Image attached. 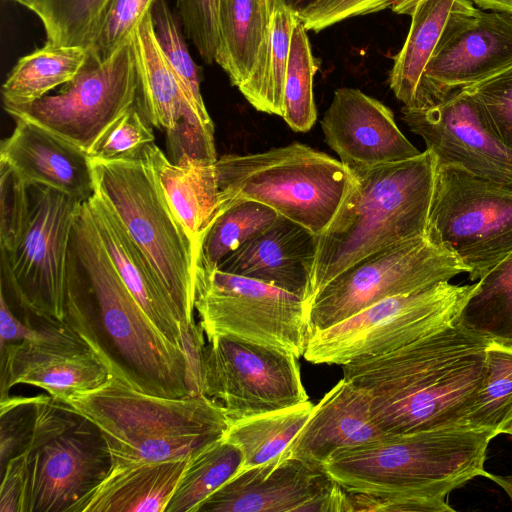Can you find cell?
<instances>
[{
  "mask_svg": "<svg viewBox=\"0 0 512 512\" xmlns=\"http://www.w3.org/2000/svg\"><path fill=\"white\" fill-rule=\"evenodd\" d=\"M64 323L113 375L149 394H203L202 367L151 322L117 273L86 201L67 258Z\"/></svg>",
  "mask_w": 512,
  "mask_h": 512,
  "instance_id": "6da1fadb",
  "label": "cell"
},
{
  "mask_svg": "<svg viewBox=\"0 0 512 512\" xmlns=\"http://www.w3.org/2000/svg\"><path fill=\"white\" fill-rule=\"evenodd\" d=\"M490 341L458 323L391 352L343 365L386 435L465 425L485 384Z\"/></svg>",
  "mask_w": 512,
  "mask_h": 512,
  "instance_id": "7a4b0ae2",
  "label": "cell"
},
{
  "mask_svg": "<svg viewBox=\"0 0 512 512\" xmlns=\"http://www.w3.org/2000/svg\"><path fill=\"white\" fill-rule=\"evenodd\" d=\"M436 167V156L426 149L405 161L351 170L350 190L330 224L316 236L308 304L359 260L426 235Z\"/></svg>",
  "mask_w": 512,
  "mask_h": 512,
  "instance_id": "3957f363",
  "label": "cell"
},
{
  "mask_svg": "<svg viewBox=\"0 0 512 512\" xmlns=\"http://www.w3.org/2000/svg\"><path fill=\"white\" fill-rule=\"evenodd\" d=\"M61 402L99 428L111 465L191 457L222 439L231 422L223 406L205 394L157 396L113 375Z\"/></svg>",
  "mask_w": 512,
  "mask_h": 512,
  "instance_id": "277c9868",
  "label": "cell"
},
{
  "mask_svg": "<svg viewBox=\"0 0 512 512\" xmlns=\"http://www.w3.org/2000/svg\"><path fill=\"white\" fill-rule=\"evenodd\" d=\"M495 436L466 425L387 435L335 454L324 470L349 492L445 499L473 478L486 477Z\"/></svg>",
  "mask_w": 512,
  "mask_h": 512,
  "instance_id": "5b68a950",
  "label": "cell"
},
{
  "mask_svg": "<svg viewBox=\"0 0 512 512\" xmlns=\"http://www.w3.org/2000/svg\"><path fill=\"white\" fill-rule=\"evenodd\" d=\"M215 171L218 213L231 202L252 200L316 235L330 224L354 181L341 161L299 142L254 154L224 155L217 159Z\"/></svg>",
  "mask_w": 512,
  "mask_h": 512,
  "instance_id": "8992f818",
  "label": "cell"
},
{
  "mask_svg": "<svg viewBox=\"0 0 512 512\" xmlns=\"http://www.w3.org/2000/svg\"><path fill=\"white\" fill-rule=\"evenodd\" d=\"M94 192L115 212L149 261L187 331L194 320L195 271L199 256L172 211L161 186L142 157L90 159Z\"/></svg>",
  "mask_w": 512,
  "mask_h": 512,
  "instance_id": "52a82bcc",
  "label": "cell"
},
{
  "mask_svg": "<svg viewBox=\"0 0 512 512\" xmlns=\"http://www.w3.org/2000/svg\"><path fill=\"white\" fill-rule=\"evenodd\" d=\"M24 451L25 512H73L111 467L99 428L49 394L39 395L33 434Z\"/></svg>",
  "mask_w": 512,
  "mask_h": 512,
  "instance_id": "ba28073f",
  "label": "cell"
},
{
  "mask_svg": "<svg viewBox=\"0 0 512 512\" xmlns=\"http://www.w3.org/2000/svg\"><path fill=\"white\" fill-rule=\"evenodd\" d=\"M475 284L441 282L411 294L382 299L349 318L313 333L304 358L345 365L396 350L456 322Z\"/></svg>",
  "mask_w": 512,
  "mask_h": 512,
  "instance_id": "9c48e42d",
  "label": "cell"
},
{
  "mask_svg": "<svg viewBox=\"0 0 512 512\" xmlns=\"http://www.w3.org/2000/svg\"><path fill=\"white\" fill-rule=\"evenodd\" d=\"M195 310L208 340L227 336L299 358L309 339V305L300 296L260 280L196 261Z\"/></svg>",
  "mask_w": 512,
  "mask_h": 512,
  "instance_id": "30bf717a",
  "label": "cell"
},
{
  "mask_svg": "<svg viewBox=\"0 0 512 512\" xmlns=\"http://www.w3.org/2000/svg\"><path fill=\"white\" fill-rule=\"evenodd\" d=\"M426 236L479 280L512 250V190L437 162Z\"/></svg>",
  "mask_w": 512,
  "mask_h": 512,
  "instance_id": "8fae6325",
  "label": "cell"
},
{
  "mask_svg": "<svg viewBox=\"0 0 512 512\" xmlns=\"http://www.w3.org/2000/svg\"><path fill=\"white\" fill-rule=\"evenodd\" d=\"M30 214L17 247L1 249V290L39 319L64 323L67 258L82 201L44 185L29 186Z\"/></svg>",
  "mask_w": 512,
  "mask_h": 512,
  "instance_id": "7c38bea8",
  "label": "cell"
},
{
  "mask_svg": "<svg viewBox=\"0 0 512 512\" xmlns=\"http://www.w3.org/2000/svg\"><path fill=\"white\" fill-rule=\"evenodd\" d=\"M467 273L463 263L424 236L379 250L351 265L309 301V337L388 297L411 294Z\"/></svg>",
  "mask_w": 512,
  "mask_h": 512,
  "instance_id": "4fadbf2b",
  "label": "cell"
},
{
  "mask_svg": "<svg viewBox=\"0 0 512 512\" xmlns=\"http://www.w3.org/2000/svg\"><path fill=\"white\" fill-rule=\"evenodd\" d=\"M137 97L138 76L130 38L104 60L89 52L77 75L59 93L4 108L14 118L39 125L88 153Z\"/></svg>",
  "mask_w": 512,
  "mask_h": 512,
  "instance_id": "5bb4252c",
  "label": "cell"
},
{
  "mask_svg": "<svg viewBox=\"0 0 512 512\" xmlns=\"http://www.w3.org/2000/svg\"><path fill=\"white\" fill-rule=\"evenodd\" d=\"M202 390L231 421L309 400L296 356L227 336L212 338L203 349Z\"/></svg>",
  "mask_w": 512,
  "mask_h": 512,
  "instance_id": "9a60e30c",
  "label": "cell"
},
{
  "mask_svg": "<svg viewBox=\"0 0 512 512\" xmlns=\"http://www.w3.org/2000/svg\"><path fill=\"white\" fill-rule=\"evenodd\" d=\"M455 0L424 71L421 110L512 64V15ZM407 109V108H406Z\"/></svg>",
  "mask_w": 512,
  "mask_h": 512,
  "instance_id": "2e32d148",
  "label": "cell"
},
{
  "mask_svg": "<svg viewBox=\"0 0 512 512\" xmlns=\"http://www.w3.org/2000/svg\"><path fill=\"white\" fill-rule=\"evenodd\" d=\"M350 512L348 492L322 467L295 457L242 470L196 512Z\"/></svg>",
  "mask_w": 512,
  "mask_h": 512,
  "instance_id": "e0dca14e",
  "label": "cell"
},
{
  "mask_svg": "<svg viewBox=\"0 0 512 512\" xmlns=\"http://www.w3.org/2000/svg\"><path fill=\"white\" fill-rule=\"evenodd\" d=\"M402 119L426 143L437 162L457 165L512 190V151L496 136L477 101L465 90L451 92L436 105L411 110Z\"/></svg>",
  "mask_w": 512,
  "mask_h": 512,
  "instance_id": "ac0fdd59",
  "label": "cell"
},
{
  "mask_svg": "<svg viewBox=\"0 0 512 512\" xmlns=\"http://www.w3.org/2000/svg\"><path fill=\"white\" fill-rule=\"evenodd\" d=\"M326 144L350 170L396 163L421 153L393 112L356 88H339L321 120Z\"/></svg>",
  "mask_w": 512,
  "mask_h": 512,
  "instance_id": "d6986e66",
  "label": "cell"
},
{
  "mask_svg": "<svg viewBox=\"0 0 512 512\" xmlns=\"http://www.w3.org/2000/svg\"><path fill=\"white\" fill-rule=\"evenodd\" d=\"M1 397L18 384L43 389L58 401L91 391L105 383L110 372L81 340L8 343L0 351Z\"/></svg>",
  "mask_w": 512,
  "mask_h": 512,
  "instance_id": "ffe728a7",
  "label": "cell"
},
{
  "mask_svg": "<svg viewBox=\"0 0 512 512\" xmlns=\"http://www.w3.org/2000/svg\"><path fill=\"white\" fill-rule=\"evenodd\" d=\"M316 236L279 214L266 229L224 258L217 268L271 284L308 303Z\"/></svg>",
  "mask_w": 512,
  "mask_h": 512,
  "instance_id": "44dd1931",
  "label": "cell"
},
{
  "mask_svg": "<svg viewBox=\"0 0 512 512\" xmlns=\"http://www.w3.org/2000/svg\"><path fill=\"white\" fill-rule=\"evenodd\" d=\"M385 436L372 417L368 393L343 377L313 407L286 457L324 468L335 454Z\"/></svg>",
  "mask_w": 512,
  "mask_h": 512,
  "instance_id": "7402d4cb",
  "label": "cell"
},
{
  "mask_svg": "<svg viewBox=\"0 0 512 512\" xmlns=\"http://www.w3.org/2000/svg\"><path fill=\"white\" fill-rule=\"evenodd\" d=\"M3 139L0 160L28 185H44L82 202L94 194L87 152L47 129L21 118Z\"/></svg>",
  "mask_w": 512,
  "mask_h": 512,
  "instance_id": "603a6c76",
  "label": "cell"
},
{
  "mask_svg": "<svg viewBox=\"0 0 512 512\" xmlns=\"http://www.w3.org/2000/svg\"><path fill=\"white\" fill-rule=\"evenodd\" d=\"M86 203L98 236L127 289L158 330L184 348L178 315L147 258L98 194L94 192Z\"/></svg>",
  "mask_w": 512,
  "mask_h": 512,
  "instance_id": "cb8c5ba5",
  "label": "cell"
},
{
  "mask_svg": "<svg viewBox=\"0 0 512 512\" xmlns=\"http://www.w3.org/2000/svg\"><path fill=\"white\" fill-rule=\"evenodd\" d=\"M139 107L147 120L167 134L190 124L214 133L199 116L183 83L164 56L156 39L149 10L131 34Z\"/></svg>",
  "mask_w": 512,
  "mask_h": 512,
  "instance_id": "d4e9b609",
  "label": "cell"
},
{
  "mask_svg": "<svg viewBox=\"0 0 512 512\" xmlns=\"http://www.w3.org/2000/svg\"><path fill=\"white\" fill-rule=\"evenodd\" d=\"M143 158L153 170L168 204L200 254L204 236L219 208L216 162L188 155L171 161L154 143L145 147Z\"/></svg>",
  "mask_w": 512,
  "mask_h": 512,
  "instance_id": "484cf974",
  "label": "cell"
},
{
  "mask_svg": "<svg viewBox=\"0 0 512 512\" xmlns=\"http://www.w3.org/2000/svg\"><path fill=\"white\" fill-rule=\"evenodd\" d=\"M189 458L111 465L73 512H165Z\"/></svg>",
  "mask_w": 512,
  "mask_h": 512,
  "instance_id": "4316f807",
  "label": "cell"
},
{
  "mask_svg": "<svg viewBox=\"0 0 512 512\" xmlns=\"http://www.w3.org/2000/svg\"><path fill=\"white\" fill-rule=\"evenodd\" d=\"M455 0H392L397 14L411 16V25L400 51L394 56L389 85L394 95L413 109L418 101L424 71L442 34Z\"/></svg>",
  "mask_w": 512,
  "mask_h": 512,
  "instance_id": "83f0119b",
  "label": "cell"
},
{
  "mask_svg": "<svg viewBox=\"0 0 512 512\" xmlns=\"http://www.w3.org/2000/svg\"><path fill=\"white\" fill-rule=\"evenodd\" d=\"M274 0H219L215 62L237 88L250 76L271 36Z\"/></svg>",
  "mask_w": 512,
  "mask_h": 512,
  "instance_id": "f1b7e54d",
  "label": "cell"
},
{
  "mask_svg": "<svg viewBox=\"0 0 512 512\" xmlns=\"http://www.w3.org/2000/svg\"><path fill=\"white\" fill-rule=\"evenodd\" d=\"M313 407L308 400L285 409L232 420L224 438L242 452V470L286 457Z\"/></svg>",
  "mask_w": 512,
  "mask_h": 512,
  "instance_id": "f546056e",
  "label": "cell"
},
{
  "mask_svg": "<svg viewBox=\"0 0 512 512\" xmlns=\"http://www.w3.org/2000/svg\"><path fill=\"white\" fill-rule=\"evenodd\" d=\"M89 50L49 43L20 58L2 85L4 105L36 101L70 82L85 64Z\"/></svg>",
  "mask_w": 512,
  "mask_h": 512,
  "instance_id": "4dcf8cb0",
  "label": "cell"
},
{
  "mask_svg": "<svg viewBox=\"0 0 512 512\" xmlns=\"http://www.w3.org/2000/svg\"><path fill=\"white\" fill-rule=\"evenodd\" d=\"M456 323L512 347V250L475 283Z\"/></svg>",
  "mask_w": 512,
  "mask_h": 512,
  "instance_id": "1f68e13d",
  "label": "cell"
},
{
  "mask_svg": "<svg viewBox=\"0 0 512 512\" xmlns=\"http://www.w3.org/2000/svg\"><path fill=\"white\" fill-rule=\"evenodd\" d=\"M296 16L284 0H274L269 45L256 60L248 79L238 87L260 112L282 116L284 82Z\"/></svg>",
  "mask_w": 512,
  "mask_h": 512,
  "instance_id": "d6a6232c",
  "label": "cell"
},
{
  "mask_svg": "<svg viewBox=\"0 0 512 512\" xmlns=\"http://www.w3.org/2000/svg\"><path fill=\"white\" fill-rule=\"evenodd\" d=\"M243 455L224 437L193 454L165 512H196L200 504L243 469Z\"/></svg>",
  "mask_w": 512,
  "mask_h": 512,
  "instance_id": "836d02e7",
  "label": "cell"
},
{
  "mask_svg": "<svg viewBox=\"0 0 512 512\" xmlns=\"http://www.w3.org/2000/svg\"><path fill=\"white\" fill-rule=\"evenodd\" d=\"M307 31L297 14L290 42L281 116L296 132H307L317 119L313 78L318 64L312 55Z\"/></svg>",
  "mask_w": 512,
  "mask_h": 512,
  "instance_id": "e575fe53",
  "label": "cell"
},
{
  "mask_svg": "<svg viewBox=\"0 0 512 512\" xmlns=\"http://www.w3.org/2000/svg\"><path fill=\"white\" fill-rule=\"evenodd\" d=\"M278 215L269 206L252 200L229 203L207 230L197 259L209 267H217L224 258L266 229Z\"/></svg>",
  "mask_w": 512,
  "mask_h": 512,
  "instance_id": "d590c367",
  "label": "cell"
},
{
  "mask_svg": "<svg viewBox=\"0 0 512 512\" xmlns=\"http://www.w3.org/2000/svg\"><path fill=\"white\" fill-rule=\"evenodd\" d=\"M110 0H41L36 15L46 43L81 46L90 50L96 41Z\"/></svg>",
  "mask_w": 512,
  "mask_h": 512,
  "instance_id": "8d00e7d4",
  "label": "cell"
},
{
  "mask_svg": "<svg viewBox=\"0 0 512 512\" xmlns=\"http://www.w3.org/2000/svg\"><path fill=\"white\" fill-rule=\"evenodd\" d=\"M487 375L465 425L501 434L512 415V347L490 342L486 351Z\"/></svg>",
  "mask_w": 512,
  "mask_h": 512,
  "instance_id": "74e56055",
  "label": "cell"
},
{
  "mask_svg": "<svg viewBox=\"0 0 512 512\" xmlns=\"http://www.w3.org/2000/svg\"><path fill=\"white\" fill-rule=\"evenodd\" d=\"M151 13L155 36L164 56L183 83L201 119L214 127L201 94L199 68L188 51L179 24L166 0H156Z\"/></svg>",
  "mask_w": 512,
  "mask_h": 512,
  "instance_id": "f35d334b",
  "label": "cell"
},
{
  "mask_svg": "<svg viewBox=\"0 0 512 512\" xmlns=\"http://www.w3.org/2000/svg\"><path fill=\"white\" fill-rule=\"evenodd\" d=\"M138 104L119 116L89 150V159L128 160L143 157L147 145L154 143V133Z\"/></svg>",
  "mask_w": 512,
  "mask_h": 512,
  "instance_id": "ab89813d",
  "label": "cell"
},
{
  "mask_svg": "<svg viewBox=\"0 0 512 512\" xmlns=\"http://www.w3.org/2000/svg\"><path fill=\"white\" fill-rule=\"evenodd\" d=\"M465 89L499 140L512 151V64Z\"/></svg>",
  "mask_w": 512,
  "mask_h": 512,
  "instance_id": "60d3db41",
  "label": "cell"
},
{
  "mask_svg": "<svg viewBox=\"0 0 512 512\" xmlns=\"http://www.w3.org/2000/svg\"><path fill=\"white\" fill-rule=\"evenodd\" d=\"M29 186L11 166L0 160V248L11 253L20 242L29 220Z\"/></svg>",
  "mask_w": 512,
  "mask_h": 512,
  "instance_id": "b9f144b4",
  "label": "cell"
},
{
  "mask_svg": "<svg viewBox=\"0 0 512 512\" xmlns=\"http://www.w3.org/2000/svg\"><path fill=\"white\" fill-rule=\"evenodd\" d=\"M39 395L33 397H1L0 464L23 452L29 444L35 425Z\"/></svg>",
  "mask_w": 512,
  "mask_h": 512,
  "instance_id": "7bdbcfd3",
  "label": "cell"
},
{
  "mask_svg": "<svg viewBox=\"0 0 512 512\" xmlns=\"http://www.w3.org/2000/svg\"><path fill=\"white\" fill-rule=\"evenodd\" d=\"M156 0H110L100 33L89 52L104 60L130 40L131 34Z\"/></svg>",
  "mask_w": 512,
  "mask_h": 512,
  "instance_id": "ee69618b",
  "label": "cell"
},
{
  "mask_svg": "<svg viewBox=\"0 0 512 512\" xmlns=\"http://www.w3.org/2000/svg\"><path fill=\"white\" fill-rule=\"evenodd\" d=\"M219 0H176L187 37L207 64L215 61L218 48Z\"/></svg>",
  "mask_w": 512,
  "mask_h": 512,
  "instance_id": "f6af8a7d",
  "label": "cell"
},
{
  "mask_svg": "<svg viewBox=\"0 0 512 512\" xmlns=\"http://www.w3.org/2000/svg\"><path fill=\"white\" fill-rule=\"evenodd\" d=\"M392 0H315L296 12L307 30L319 32L340 21L390 8Z\"/></svg>",
  "mask_w": 512,
  "mask_h": 512,
  "instance_id": "bcb514c9",
  "label": "cell"
},
{
  "mask_svg": "<svg viewBox=\"0 0 512 512\" xmlns=\"http://www.w3.org/2000/svg\"><path fill=\"white\" fill-rule=\"evenodd\" d=\"M348 492L350 512H446L454 509L443 498L369 495Z\"/></svg>",
  "mask_w": 512,
  "mask_h": 512,
  "instance_id": "7dc6e473",
  "label": "cell"
},
{
  "mask_svg": "<svg viewBox=\"0 0 512 512\" xmlns=\"http://www.w3.org/2000/svg\"><path fill=\"white\" fill-rule=\"evenodd\" d=\"M0 512H25L27 456L25 451L12 457L1 469Z\"/></svg>",
  "mask_w": 512,
  "mask_h": 512,
  "instance_id": "c3c4849f",
  "label": "cell"
},
{
  "mask_svg": "<svg viewBox=\"0 0 512 512\" xmlns=\"http://www.w3.org/2000/svg\"><path fill=\"white\" fill-rule=\"evenodd\" d=\"M485 10L505 12L512 15V0H470Z\"/></svg>",
  "mask_w": 512,
  "mask_h": 512,
  "instance_id": "681fc988",
  "label": "cell"
},
{
  "mask_svg": "<svg viewBox=\"0 0 512 512\" xmlns=\"http://www.w3.org/2000/svg\"><path fill=\"white\" fill-rule=\"evenodd\" d=\"M486 478H489L496 484H498L508 495L512 502V474L501 476V475H495L487 472Z\"/></svg>",
  "mask_w": 512,
  "mask_h": 512,
  "instance_id": "f907efd6",
  "label": "cell"
},
{
  "mask_svg": "<svg viewBox=\"0 0 512 512\" xmlns=\"http://www.w3.org/2000/svg\"><path fill=\"white\" fill-rule=\"evenodd\" d=\"M315 0H284L285 4L293 9L295 12H299L306 6L311 4Z\"/></svg>",
  "mask_w": 512,
  "mask_h": 512,
  "instance_id": "816d5d0a",
  "label": "cell"
},
{
  "mask_svg": "<svg viewBox=\"0 0 512 512\" xmlns=\"http://www.w3.org/2000/svg\"><path fill=\"white\" fill-rule=\"evenodd\" d=\"M11 1H14V2L26 7L27 9L31 10L35 14L37 13V11L40 7V3H41V0H11Z\"/></svg>",
  "mask_w": 512,
  "mask_h": 512,
  "instance_id": "f5cc1de1",
  "label": "cell"
},
{
  "mask_svg": "<svg viewBox=\"0 0 512 512\" xmlns=\"http://www.w3.org/2000/svg\"><path fill=\"white\" fill-rule=\"evenodd\" d=\"M501 434H508V435L512 436V415L508 419V421L504 424V426L501 430Z\"/></svg>",
  "mask_w": 512,
  "mask_h": 512,
  "instance_id": "db71d44e",
  "label": "cell"
}]
</instances>
